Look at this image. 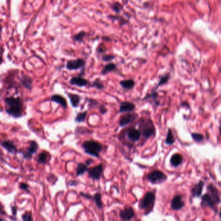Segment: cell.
<instances>
[{"mask_svg":"<svg viewBox=\"0 0 221 221\" xmlns=\"http://www.w3.org/2000/svg\"><path fill=\"white\" fill-rule=\"evenodd\" d=\"M6 113L14 118H20L23 116V101L20 97H8L4 99Z\"/></svg>","mask_w":221,"mask_h":221,"instance_id":"1","label":"cell"},{"mask_svg":"<svg viewBox=\"0 0 221 221\" xmlns=\"http://www.w3.org/2000/svg\"><path fill=\"white\" fill-rule=\"evenodd\" d=\"M220 202V198L219 195V193L213 185L210 184L208 186V193L202 197L201 205L202 206H208L214 208Z\"/></svg>","mask_w":221,"mask_h":221,"instance_id":"2","label":"cell"},{"mask_svg":"<svg viewBox=\"0 0 221 221\" xmlns=\"http://www.w3.org/2000/svg\"><path fill=\"white\" fill-rule=\"evenodd\" d=\"M82 148L86 154L95 158H99L100 153L103 149V145L96 141L86 140L83 143Z\"/></svg>","mask_w":221,"mask_h":221,"instance_id":"3","label":"cell"},{"mask_svg":"<svg viewBox=\"0 0 221 221\" xmlns=\"http://www.w3.org/2000/svg\"><path fill=\"white\" fill-rule=\"evenodd\" d=\"M139 128L141 129V132L145 138H150L155 132L154 125L150 120L144 121L139 123Z\"/></svg>","mask_w":221,"mask_h":221,"instance_id":"4","label":"cell"},{"mask_svg":"<svg viewBox=\"0 0 221 221\" xmlns=\"http://www.w3.org/2000/svg\"><path fill=\"white\" fill-rule=\"evenodd\" d=\"M155 201V194L153 192H147L139 202V208L147 210L149 207L152 209Z\"/></svg>","mask_w":221,"mask_h":221,"instance_id":"5","label":"cell"},{"mask_svg":"<svg viewBox=\"0 0 221 221\" xmlns=\"http://www.w3.org/2000/svg\"><path fill=\"white\" fill-rule=\"evenodd\" d=\"M38 148H39V146H38V143L37 141L33 140L29 142V145L28 148H27L25 151H20L19 152L21 153L22 156H23L24 159L30 160V159H32L33 155L37 153V152L38 150Z\"/></svg>","mask_w":221,"mask_h":221,"instance_id":"6","label":"cell"},{"mask_svg":"<svg viewBox=\"0 0 221 221\" xmlns=\"http://www.w3.org/2000/svg\"><path fill=\"white\" fill-rule=\"evenodd\" d=\"M147 179L152 184H159L165 181L167 176L160 171H154L148 174Z\"/></svg>","mask_w":221,"mask_h":221,"instance_id":"7","label":"cell"},{"mask_svg":"<svg viewBox=\"0 0 221 221\" xmlns=\"http://www.w3.org/2000/svg\"><path fill=\"white\" fill-rule=\"evenodd\" d=\"M88 177L93 180H99L103 173V165L102 164L97 165L88 169Z\"/></svg>","mask_w":221,"mask_h":221,"instance_id":"8","label":"cell"},{"mask_svg":"<svg viewBox=\"0 0 221 221\" xmlns=\"http://www.w3.org/2000/svg\"><path fill=\"white\" fill-rule=\"evenodd\" d=\"M85 61L83 58L68 60L66 63V68L68 70H77L80 68H84Z\"/></svg>","mask_w":221,"mask_h":221,"instance_id":"9","label":"cell"},{"mask_svg":"<svg viewBox=\"0 0 221 221\" xmlns=\"http://www.w3.org/2000/svg\"><path fill=\"white\" fill-rule=\"evenodd\" d=\"M138 118L136 114H127L122 115L119 120V125L121 127H123L127 125L132 123Z\"/></svg>","mask_w":221,"mask_h":221,"instance_id":"10","label":"cell"},{"mask_svg":"<svg viewBox=\"0 0 221 221\" xmlns=\"http://www.w3.org/2000/svg\"><path fill=\"white\" fill-rule=\"evenodd\" d=\"M135 216V213L132 207H127L119 212V217L121 220H130Z\"/></svg>","mask_w":221,"mask_h":221,"instance_id":"11","label":"cell"},{"mask_svg":"<svg viewBox=\"0 0 221 221\" xmlns=\"http://www.w3.org/2000/svg\"><path fill=\"white\" fill-rule=\"evenodd\" d=\"M141 131L134 127H131L127 130V136L130 141L132 142H137L141 137Z\"/></svg>","mask_w":221,"mask_h":221,"instance_id":"12","label":"cell"},{"mask_svg":"<svg viewBox=\"0 0 221 221\" xmlns=\"http://www.w3.org/2000/svg\"><path fill=\"white\" fill-rule=\"evenodd\" d=\"M70 84L78 87H84L88 84V81L82 76H73L70 80Z\"/></svg>","mask_w":221,"mask_h":221,"instance_id":"13","label":"cell"},{"mask_svg":"<svg viewBox=\"0 0 221 221\" xmlns=\"http://www.w3.org/2000/svg\"><path fill=\"white\" fill-rule=\"evenodd\" d=\"M184 205L185 203L182 200V197L179 195L175 196L171 202V207L174 210H181Z\"/></svg>","mask_w":221,"mask_h":221,"instance_id":"14","label":"cell"},{"mask_svg":"<svg viewBox=\"0 0 221 221\" xmlns=\"http://www.w3.org/2000/svg\"><path fill=\"white\" fill-rule=\"evenodd\" d=\"M136 106L134 103L130 101H123L120 103L119 112L121 113L125 112H130L134 110Z\"/></svg>","mask_w":221,"mask_h":221,"instance_id":"15","label":"cell"},{"mask_svg":"<svg viewBox=\"0 0 221 221\" xmlns=\"http://www.w3.org/2000/svg\"><path fill=\"white\" fill-rule=\"evenodd\" d=\"M2 147L11 154H15L17 151V147L15 143L11 140H5L2 143Z\"/></svg>","mask_w":221,"mask_h":221,"instance_id":"16","label":"cell"},{"mask_svg":"<svg viewBox=\"0 0 221 221\" xmlns=\"http://www.w3.org/2000/svg\"><path fill=\"white\" fill-rule=\"evenodd\" d=\"M51 101L60 105L62 107L66 108L67 106L66 99L59 94H54L51 97Z\"/></svg>","mask_w":221,"mask_h":221,"instance_id":"17","label":"cell"},{"mask_svg":"<svg viewBox=\"0 0 221 221\" xmlns=\"http://www.w3.org/2000/svg\"><path fill=\"white\" fill-rule=\"evenodd\" d=\"M67 96L69 97L70 101L71 102V106L73 108H77L79 105H80L81 97L79 95L74 94V93H67Z\"/></svg>","mask_w":221,"mask_h":221,"instance_id":"18","label":"cell"},{"mask_svg":"<svg viewBox=\"0 0 221 221\" xmlns=\"http://www.w3.org/2000/svg\"><path fill=\"white\" fill-rule=\"evenodd\" d=\"M204 183L202 181H200L198 184H197L195 186L193 187L191 190V193L193 194V197H199L201 196L203 187H204Z\"/></svg>","mask_w":221,"mask_h":221,"instance_id":"19","label":"cell"},{"mask_svg":"<svg viewBox=\"0 0 221 221\" xmlns=\"http://www.w3.org/2000/svg\"><path fill=\"white\" fill-rule=\"evenodd\" d=\"M20 83L23 86L28 90H31L32 88L33 79L28 75H24L20 79Z\"/></svg>","mask_w":221,"mask_h":221,"instance_id":"20","label":"cell"},{"mask_svg":"<svg viewBox=\"0 0 221 221\" xmlns=\"http://www.w3.org/2000/svg\"><path fill=\"white\" fill-rule=\"evenodd\" d=\"M119 84L121 87L125 89H130L134 88L135 82L133 79H126L121 80Z\"/></svg>","mask_w":221,"mask_h":221,"instance_id":"21","label":"cell"},{"mask_svg":"<svg viewBox=\"0 0 221 221\" xmlns=\"http://www.w3.org/2000/svg\"><path fill=\"white\" fill-rule=\"evenodd\" d=\"M88 165H86L85 164L83 163H79L76 165V174L77 177H80V176L83 175L84 173H85L86 172H87L88 171Z\"/></svg>","mask_w":221,"mask_h":221,"instance_id":"22","label":"cell"},{"mask_svg":"<svg viewBox=\"0 0 221 221\" xmlns=\"http://www.w3.org/2000/svg\"><path fill=\"white\" fill-rule=\"evenodd\" d=\"M93 200L94 201L96 206H97V208L102 210L103 208V203L102 202L101 199V193L97 192L95 193L93 196Z\"/></svg>","mask_w":221,"mask_h":221,"instance_id":"23","label":"cell"},{"mask_svg":"<svg viewBox=\"0 0 221 221\" xmlns=\"http://www.w3.org/2000/svg\"><path fill=\"white\" fill-rule=\"evenodd\" d=\"M183 160V157L180 154H175L171 158V164L174 167H178L181 164Z\"/></svg>","mask_w":221,"mask_h":221,"instance_id":"24","label":"cell"},{"mask_svg":"<svg viewBox=\"0 0 221 221\" xmlns=\"http://www.w3.org/2000/svg\"><path fill=\"white\" fill-rule=\"evenodd\" d=\"M117 70V66L114 63H108L106 65L103 67L102 70H101L102 75H106L110 72L114 71Z\"/></svg>","mask_w":221,"mask_h":221,"instance_id":"25","label":"cell"},{"mask_svg":"<svg viewBox=\"0 0 221 221\" xmlns=\"http://www.w3.org/2000/svg\"><path fill=\"white\" fill-rule=\"evenodd\" d=\"M48 154L46 152H40L38 154L36 161L39 164H46L48 161Z\"/></svg>","mask_w":221,"mask_h":221,"instance_id":"26","label":"cell"},{"mask_svg":"<svg viewBox=\"0 0 221 221\" xmlns=\"http://www.w3.org/2000/svg\"><path fill=\"white\" fill-rule=\"evenodd\" d=\"M87 114H88L87 111H84V112H80V113H78L75 116V121L76 123L84 122L86 119V118Z\"/></svg>","mask_w":221,"mask_h":221,"instance_id":"27","label":"cell"},{"mask_svg":"<svg viewBox=\"0 0 221 221\" xmlns=\"http://www.w3.org/2000/svg\"><path fill=\"white\" fill-rule=\"evenodd\" d=\"M88 34L86 32H85L84 31H81L79 33H76L73 37V39L75 42H82L84 38Z\"/></svg>","mask_w":221,"mask_h":221,"instance_id":"28","label":"cell"},{"mask_svg":"<svg viewBox=\"0 0 221 221\" xmlns=\"http://www.w3.org/2000/svg\"><path fill=\"white\" fill-rule=\"evenodd\" d=\"M108 17L110 18V19L113 20H117L119 21V24L121 26H122L123 25H125L128 23V21L127 20H126L125 18H124L123 17L120 16H108Z\"/></svg>","mask_w":221,"mask_h":221,"instance_id":"29","label":"cell"},{"mask_svg":"<svg viewBox=\"0 0 221 221\" xmlns=\"http://www.w3.org/2000/svg\"><path fill=\"white\" fill-rule=\"evenodd\" d=\"M92 86L97 89H103L105 88L104 83L99 79H96L93 80V82L92 84Z\"/></svg>","mask_w":221,"mask_h":221,"instance_id":"30","label":"cell"},{"mask_svg":"<svg viewBox=\"0 0 221 221\" xmlns=\"http://www.w3.org/2000/svg\"><path fill=\"white\" fill-rule=\"evenodd\" d=\"M112 10L114 11L115 13H119L121 11L123 10V7L121 4L119 2H114L110 5Z\"/></svg>","mask_w":221,"mask_h":221,"instance_id":"31","label":"cell"},{"mask_svg":"<svg viewBox=\"0 0 221 221\" xmlns=\"http://www.w3.org/2000/svg\"><path fill=\"white\" fill-rule=\"evenodd\" d=\"M174 141H175V139H174V137L173 136L172 130H171V129H169L167 135L165 143L167 144V145H172L173 143H174Z\"/></svg>","mask_w":221,"mask_h":221,"instance_id":"32","label":"cell"},{"mask_svg":"<svg viewBox=\"0 0 221 221\" xmlns=\"http://www.w3.org/2000/svg\"><path fill=\"white\" fill-rule=\"evenodd\" d=\"M191 136L194 140L197 142H200L204 140V136L199 133H192Z\"/></svg>","mask_w":221,"mask_h":221,"instance_id":"33","label":"cell"},{"mask_svg":"<svg viewBox=\"0 0 221 221\" xmlns=\"http://www.w3.org/2000/svg\"><path fill=\"white\" fill-rule=\"evenodd\" d=\"M169 79V75H168V74L167 75H164L163 76H161V79H160V81H159L158 84V85H157L156 88H158L160 86H161V85H163V84H166L168 82Z\"/></svg>","mask_w":221,"mask_h":221,"instance_id":"34","label":"cell"},{"mask_svg":"<svg viewBox=\"0 0 221 221\" xmlns=\"http://www.w3.org/2000/svg\"><path fill=\"white\" fill-rule=\"evenodd\" d=\"M21 219L24 221H33V220L32 213H31V212H25V213L22 215Z\"/></svg>","mask_w":221,"mask_h":221,"instance_id":"35","label":"cell"},{"mask_svg":"<svg viewBox=\"0 0 221 221\" xmlns=\"http://www.w3.org/2000/svg\"><path fill=\"white\" fill-rule=\"evenodd\" d=\"M89 132L92 131H89V130H88L86 127H76V128L75 129V134H88Z\"/></svg>","mask_w":221,"mask_h":221,"instance_id":"36","label":"cell"},{"mask_svg":"<svg viewBox=\"0 0 221 221\" xmlns=\"http://www.w3.org/2000/svg\"><path fill=\"white\" fill-rule=\"evenodd\" d=\"M19 188L21 190L26 191L28 193H30V191H29V186L26 183L24 182H21L19 184Z\"/></svg>","mask_w":221,"mask_h":221,"instance_id":"37","label":"cell"},{"mask_svg":"<svg viewBox=\"0 0 221 221\" xmlns=\"http://www.w3.org/2000/svg\"><path fill=\"white\" fill-rule=\"evenodd\" d=\"M88 104H89V107L90 108L97 106L99 105L98 101L92 99H88Z\"/></svg>","mask_w":221,"mask_h":221,"instance_id":"38","label":"cell"},{"mask_svg":"<svg viewBox=\"0 0 221 221\" xmlns=\"http://www.w3.org/2000/svg\"><path fill=\"white\" fill-rule=\"evenodd\" d=\"M115 58V56L113 55H103L102 57V60L105 62H109Z\"/></svg>","mask_w":221,"mask_h":221,"instance_id":"39","label":"cell"},{"mask_svg":"<svg viewBox=\"0 0 221 221\" xmlns=\"http://www.w3.org/2000/svg\"><path fill=\"white\" fill-rule=\"evenodd\" d=\"M79 184V182L75 180H70L67 182V185L68 186H76Z\"/></svg>","mask_w":221,"mask_h":221,"instance_id":"40","label":"cell"},{"mask_svg":"<svg viewBox=\"0 0 221 221\" xmlns=\"http://www.w3.org/2000/svg\"><path fill=\"white\" fill-rule=\"evenodd\" d=\"M80 195L81 197H83L84 198H85V199H86V200L93 199V197L91 195H89V194L85 193H83V192H80Z\"/></svg>","mask_w":221,"mask_h":221,"instance_id":"41","label":"cell"},{"mask_svg":"<svg viewBox=\"0 0 221 221\" xmlns=\"http://www.w3.org/2000/svg\"><path fill=\"white\" fill-rule=\"evenodd\" d=\"M99 112H100V113L102 114H105L108 111L107 108L105 107V106H104V105H99Z\"/></svg>","mask_w":221,"mask_h":221,"instance_id":"42","label":"cell"},{"mask_svg":"<svg viewBox=\"0 0 221 221\" xmlns=\"http://www.w3.org/2000/svg\"><path fill=\"white\" fill-rule=\"evenodd\" d=\"M97 51L99 53H105L106 51H107V49L105 47H101V46H99L97 49Z\"/></svg>","mask_w":221,"mask_h":221,"instance_id":"43","label":"cell"},{"mask_svg":"<svg viewBox=\"0 0 221 221\" xmlns=\"http://www.w3.org/2000/svg\"><path fill=\"white\" fill-rule=\"evenodd\" d=\"M11 210H12V214L14 216H16L17 215V207L16 206H11Z\"/></svg>","mask_w":221,"mask_h":221,"instance_id":"44","label":"cell"},{"mask_svg":"<svg viewBox=\"0 0 221 221\" xmlns=\"http://www.w3.org/2000/svg\"><path fill=\"white\" fill-rule=\"evenodd\" d=\"M93 162V160L92 158H88V160H86L85 161V164L87 165L88 166L90 165L91 164H92V163Z\"/></svg>","mask_w":221,"mask_h":221,"instance_id":"45","label":"cell"},{"mask_svg":"<svg viewBox=\"0 0 221 221\" xmlns=\"http://www.w3.org/2000/svg\"><path fill=\"white\" fill-rule=\"evenodd\" d=\"M122 2H123V5H127L128 2V0H122Z\"/></svg>","mask_w":221,"mask_h":221,"instance_id":"46","label":"cell"},{"mask_svg":"<svg viewBox=\"0 0 221 221\" xmlns=\"http://www.w3.org/2000/svg\"><path fill=\"white\" fill-rule=\"evenodd\" d=\"M1 207H2V209H1V214L2 215H3L4 214V213H3V205H2L1 206Z\"/></svg>","mask_w":221,"mask_h":221,"instance_id":"47","label":"cell"},{"mask_svg":"<svg viewBox=\"0 0 221 221\" xmlns=\"http://www.w3.org/2000/svg\"><path fill=\"white\" fill-rule=\"evenodd\" d=\"M220 134H221V126H220Z\"/></svg>","mask_w":221,"mask_h":221,"instance_id":"48","label":"cell"},{"mask_svg":"<svg viewBox=\"0 0 221 221\" xmlns=\"http://www.w3.org/2000/svg\"><path fill=\"white\" fill-rule=\"evenodd\" d=\"M220 217L221 218V210H220Z\"/></svg>","mask_w":221,"mask_h":221,"instance_id":"49","label":"cell"}]
</instances>
